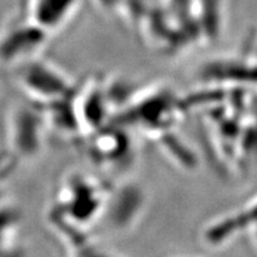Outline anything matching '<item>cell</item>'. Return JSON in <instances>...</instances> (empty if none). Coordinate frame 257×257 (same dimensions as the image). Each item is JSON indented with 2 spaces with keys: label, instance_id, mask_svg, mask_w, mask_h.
<instances>
[{
  "label": "cell",
  "instance_id": "1",
  "mask_svg": "<svg viewBox=\"0 0 257 257\" xmlns=\"http://www.w3.org/2000/svg\"><path fill=\"white\" fill-rule=\"evenodd\" d=\"M61 80L59 73L47 63H30L21 73V83L25 91L42 100H48V98H55L60 94L49 85H60Z\"/></svg>",
  "mask_w": 257,
  "mask_h": 257
}]
</instances>
